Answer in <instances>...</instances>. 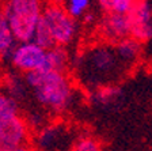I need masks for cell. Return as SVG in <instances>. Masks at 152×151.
<instances>
[{"label": "cell", "instance_id": "cell-8", "mask_svg": "<svg viewBox=\"0 0 152 151\" xmlns=\"http://www.w3.org/2000/svg\"><path fill=\"white\" fill-rule=\"evenodd\" d=\"M118 60L120 57L115 49L111 50L107 48H98L90 53L88 68L91 69V72L95 74V76H109L111 71H114Z\"/></svg>", "mask_w": 152, "mask_h": 151}, {"label": "cell", "instance_id": "cell-9", "mask_svg": "<svg viewBox=\"0 0 152 151\" xmlns=\"http://www.w3.org/2000/svg\"><path fill=\"white\" fill-rule=\"evenodd\" d=\"M68 64V55L61 45L50 48L46 50V59L42 69H53V71H61L64 72Z\"/></svg>", "mask_w": 152, "mask_h": 151}, {"label": "cell", "instance_id": "cell-4", "mask_svg": "<svg viewBox=\"0 0 152 151\" xmlns=\"http://www.w3.org/2000/svg\"><path fill=\"white\" fill-rule=\"evenodd\" d=\"M0 148L3 151L27 148V127L18 114L0 119Z\"/></svg>", "mask_w": 152, "mask_h": 151}, {"label": "cell", "instance_id": "cell-13", "mask_svg": "<svg viewBox=\"0 0 152 151\" xmlns=\"http://www.w3.org/2000/svg\"><path fill=\"white\" fill-rule=\"evenodd\" d=\"M65 4H66V11L73 18H77V16H82L86 13V10L88 8L90 0H66Z\"/></svg>", "mask_w": 152, "mask_h": 151}, {"label": "cell", "instance_id": "cell-11", "mask_svg": "<svg viewBox=\"0 0 152 151\" xmlns=\"http://www.w3.org/2000/svg\"><path fill=\"white\" fill-rule=\"evenodd\" d=\"M18 41L14 34L12 29L10 27L8 22L4 16H1V22H0V50L4 57L11 56L12 50L15 49V42Z\"/></svg>", "mask_w": 152, "mask_h": 151}, {"label": "cell", "instance_id": "cell-7", "mask_svg": "<svg viewBox=\"0 0 152 151\" xmlns=\"http://www.w3.org/2000/svg\"><path fill=\"white\" fill-rule=\"evenodd\" d=\"M102 34L113 42H118L130 35L129 18L126 14H120L110 11V14L103 18L101 25Z\"/></svg>", "mask_w": 152, "mask_h": 151}, {"label": "cell", "instance_id": "cell-18", "mask_svg": "<svg viewBox=\"0 0 152 151\" xmlns=\"http://www.w3.org/2000/svg\"><path fill=\"white\" fill-rule=\"evenodd\" d=\"M65 0H49V3L53 4V6H63Z\"/></svg>", "mask_w": 152, "mask_h": 151}, {"label": "cell", "instance_id": "cell-15", "mask_svg": "<svg viewBox=\"0 0 152 151\" xmlns=\"http://www.w3.org/2000/svg\"><path fill=\"white\" fill-rule=\"evenodd\" d=\"M137 0H113L111 4V11L120 14H128L129 10L133 7V4L136 3Z\"/></svg>", "mask_w": 152, "mask_h": 151}, {"label": "cell", "instance_id": "cell-3", "mask_svg": "<svg viewBox=\"0 0 152 151\" xmlns=\"http://www.w3.org/2000/svg\"><path fill=\"white\" fill-rule=\"evenodd\" d=\"M48 22L56 45H68L76 34V22L73 16L61 6H48L42 13Z\"/></svg>", "mask_w": 152, "mask_h": 151}, {"label": "cell", "instance_id": "cell-10", "mask_svg": "<svg viewBox=\"0 0 152 151\" xmlns=\"http://www.w3.org/2000/svg\"><path fill=\"white\" fill-rule=\"evenodd\" d=\"M140 41L136 40L134 37H126L117 42L115 45V52H117L120 60L126 61V63H132L139 57L140 55Z\"/></svg>", "mask_w": 152, "mask_h": 151}, {"label": "cell", "instance_id": "cell-2", "mask_svg": "<svg viewBox=\"0 0 152 151\" xmlns=\"http://www.w3.org/2000/svg\"><path fill=\"white\" fill-rule=\"evenodd\" d=\"M41 0H7L3 16L12 29L18 42L31 41L42 16Z\"/></svg>", "mask_w": 152, "mask_h": 151}, {"label": "cell", "instance_id": "cell-6", "mask_svg": "<svg viewBox=\"0 0 152 151\" xmlns=\"http://www.w3.org/2000/svg\"><path fill=\"white\" fill-rule=\"evenodd\" d=\"M129 18L130 35L140 42L148 41L152 37V13L145 0H137L126 14Z\"/></svg>", "mask_w": 152, "mask_h": 151}, {"label": "cell", "instance_id": "cell-17", "mask_svg": "<svg viewBox=\"0 0 152 151\" xmlns=\"http://www.w3.org/2000/svg\"><path fill=\"white\" fill-rule=\"evenodd\" d=\"M99 6L104 10V11H111V4H113V0H98Z\"/></svg>", "mask_w": 152, "mask_h": 151}, {"label": "cell", "instance_id": "cell-14", "mask_svg": "<svg viewBox=\"0 0 152 151\" xmlns=\"http://www.w3.org/2000/svg\"><path fill=\"white\" fill-rule=\"evenodd\" d=\"M73 148L77 151H98L99 143L91 138H82L75 143Z\"/></svg>", "mask_w": 152, "mask_h": 151}, {"label": "cell", "instance_id": "cell-16", "mask_svg": "<svg viewBox=\"0 0 152 151\" xmlns=\"http://www.w3.org/2000/svg\"><path fill=\"white\" fill-rule=\"evenodd\" d=\"M115 88H102V90H99L98 91V99L99 101H103V102H106V101H110L114 98V95H115Z\"/></svg>", "mask_w": 152, "mask_h": 151}, {"label": "cell", "instance_id": "cell-1", "mask_svg": "<svg viewBox=\"0 0 152 151\" xmlns=\"http://www.w3.org/2000/svg\"><path fill=\"white\" fill-rule=\"evenodd\" d=\"M26 80L37 101L52 110H64L72 98V85L61 71L35 69L26 72Z\"/></svg>", "mask_w": 152, "mask_h": 151}, {"label": "cell", "instance_id": "cell-19", "mask_svg": "<svg viewBox=\"0 0 152 151\" xmlns=\"http://www.w3.org/2000/svg\"><path fill=\"white\" fill-rule=\"evenodd\" d=\"M92 21H94V16H92L91 14H86V16H84V22H86V23H91Z\"/></svg>", "mask_w": 152, "mask_h": 151}, {"label": "cell", "instance_id": "cell-5", "mask_svg": "<svg viewBox=\"0 0 152 151\" xmlns=\"http://www.w3.org/2000/svg\"><path fill=\"white\" fill-rule=\"evenodd\" d=\"M10 57L15 68L23 72H30L35 69H42L46 59V49L35 44L34 41L19 42Z\"/></svg>", "mask_w": 152, "mask_h": 151}, {"label": "cell", "instance_id": "cell-12", "mask_svg": "<svg viewBox=\"0 0 152 151\" xmlns=\"http://www.w3.org/2000/svg\"><path fill=\"white\" fill-rule=\"evenodd\" d=\"M31 41H34L35 44H38L39 46H42L46 50L56 46V41H54L53 34H52V30L49 27V25H48V22L45 21L44 16H41L37 27H35V32H34Z\"/></svg>", "mask_w": 152, "mask_h": 151}]
</instances>
